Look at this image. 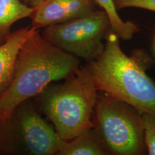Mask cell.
Segmentation results:
<instances>
[{
  "label": "cell",
  "mask_w": 155,
  "mask_h": 155,
  "mask_svg": "<svg viewBox=\"0 0 155 155\" xmlns=\"http://www.w3.org/2000/svg\"><path fill=\"white\" fill-rule=\"evenodd\" d=\"M79 58L45 40L35 30L21 46L8 89L0 98V120L25 101L32 99L51 83L64 80L80 68Z\"/></svg>",
  "instance_id": "6da1fadb"
},
{
  "label": "cell",
  "mask_w": 155,
  "mask_h": 155,
  "mask_svg": "<svg viewBox=\"0 0 155 155\" xmlns=\"http://www.w3.org/2000/svg\"><path fill=\"white\" fill-rule=\"evenodd\" d=\"M98 92L87 63L63 83H51L32 99L58 136L67 141L93 127Z\"/></svg>",
  "instance_id": "7a4b0ae2"
},
{
  "label": "cell",
  "mask_w": 155,
  "mask_h": 155,
  "mask_svg": "<svg viewBox=\"0 0 155 155\" xmlns=\"http://www.w3.org/2000/svg\"><path fill=\"white\" fill-rule=\"evenodd\" d=\"M119 40L110 32L102 53L87 63L97 89L155 117V82L147 74L144 65L124 53Z\"/></svg>",
  "instance_id": "3957f363"
},
{
  "label": "cell",
  "mask_w": 155,
  "mask_h": 155,
  "mask_svg": "<svg viewBox=\"0 0 155 155\" xmlns=\"http://www.w3.org/2000/svg\"><path fill=\"white\" fill-rule=\"evenodd\" d=\"M64 141L32 99L0 120V155H57Z\"/></svg>",
  "instance_id": "277c9868"
},
{
  "label": "cell",
  "mask_w": 155,
  "mask_h": 155,
  "mask_svg": "<svg viewBox=\"0 0 155 155\" xmlns=\"http://www.w3.org/2000/svg\"><path fill=\"white\" fill-rule=\"evenodd\" d=\"M93 128L109 154L147 152L142 112L105 93L98 96Z\"/></svg>",
  "instance_id": "5b68a950"
},
{
  "label": "cell",
  "mask_w": 155,
  "mask_h": 155,
  "mask_svg": "<svg viewBox=\"0 0 155 155\" xmlns=\"http://www.w3.org/2000/svg\"><path fill=\"white\" fill-rule=\"evenodd\" d=\"M111 31L108 15L98 8L72 20L47 27L41 34L63 51L91 63L104 51V40Z\"/></svg>",
  "instance_id": "8992f818"
},
{
  "label": "cell",
  "mask_w": 155,
  "mask_h": 155,
  "mask_svg": "<svg viewBox=\"0 0 155 155\" xmlns=\"http://www.w3.org/2000/svg\"><path fill=\"white\" fill-rule=\"evenodd\" d=\"M94 0H44L30 17L35 29L45 28L82 17L98 9Z\"/></svg>",
  "instance_id": "52a82bcc"
},
{
  "label": "cell",
  "mask_w": 155,
  "mask_h": 155,
  "mask_svg": "<svg viewBox=\"0 0 155 155\" xmlns=\"http://www.w3.org/2000/svg\"><path fill=\"white\" fill-rule=\"evenodd\" d=\"M38 29L25 27L12 32L5 43L0 45V98L10 85L17 54L25 40Z\"/></svg>",
  "instance_id": "ba28073f"
},
{
  "label": "cell",
  "mask_w": 155,
  "mask_h": 155,
  "mask_svg": "<svg viewBox=\"0 0 155 155\" xmlns=\"http://www.w3.org/2000/svg\"><path fill=\"white\" fill-rule=\"evenodd\" d=\"M108 151L94 128L86 129L70 140L64 141L57 155H108Z\"/></svg>",
  "instance_id": "9c48e42d"
},
{
  "label": "cell",
  "mask_w": 155,
  "mask_h": 155,
  "mask_svg": "<svg viewBox=\"0 0 155 155\" xmlns=\"http://www.w3.org/2000/svg\"><path fill=\"white\" fill-rule=\"evenodd\" d=\"M33 12V7L22 0H0V45L11 35L12 25L22 19L30 18Z\"/></svg>",
  "instance_id": "30bf717a"
},
{
  "label": "cell",
  "mask_w": 155,
  "mask_h": 155,
  "mask_svg": "<svg viewBox=\"0 0 155 155\" xmlns=\"http://www.w3.org/2000/svg\"><path fill=\"white\" fill-rule=\"evenodd\" d=\"M98 8L106 13L111 25V30L120 39L127 40L132 39L139 31V27L131 21H124L118 13L114 0H94Z\"/></svg>",
  "instance_id": "8fae6325"
},
{
  "label": "cell",
  "mask_w": 155,
  "mask_h": 155,
  "mask_svg": "<svg viewBox=\"0 0 155 155\" xmlns=\"http://www.w3.org/2000/svg\"><path fill=\"white\" fill-rule=\"evenodd\" d=\"M142 120L147 152L150 155H155V117L142 113Z\"/></svg>",
  "instance_id": "7c38bea8"
},
{
  "label": "cell",
  "mask_w": 155,
  "mask_h": 155,
  "mask_svg": "<svg viewBox=\"0 0 155 155\" xmlns=\"http://www.w3.org/2000/svg\"><path fill=\"white\" fill-rule=\"evenodd\" d=\"M117 9L138 8L155 12V0H114Z\"/></svg>",
  "instance_id": "4fadbf2b"
},
{
  "label": "cell",
  "mask_w": 155,
  "mask_h": 155,
  "mask_svg": "<svg viewBox=\"0 0 155 155\" xmlns=\"http://www.w3.org/2000/svg\"><path fill=\"white\" fill-rule=\"evenodd\" d=\"M23 2L30 6L31 7L35 8L39 5H40L44 0H22Z\"/></svg>",
  "instance_id": "5bb4252c"
},
{
  "label": "cell",
  "mask_w": 155,
  "mask_h": 155,
  "mask_svg": "<svg viewBox=\"0 0 155 155\" xmlns=\"http://www.w3.org/2000/svg\"><path fill=\"white\" fill-rule=\"evenodd\" d=\"M154 49H155V42H154Z\"/></svg>",
  "instance_id": "9a60e30c"
}]
</instances>
